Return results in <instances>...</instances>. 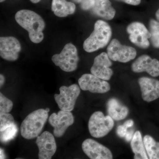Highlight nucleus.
<instances>
[{
  "instance_id": "obj_1",
  "label": "nucleus",
  "mask_w": 159,
  "mask_h": 159,
  "mask_svg": "<svg viewBox=\"0 0 159 159\" xmlns=\"http://www.w3.org/2000/svg\"><path fill=\"white\" fill-rule=\"evenodd\" d=\"M16 22L29 32V39L34 43H39L44 39L43 31L45 23L43 18L36 12L23 9L15 15Z\"/></svg>"
},
{
  "instance_id": "obj_2",
  "label": "nucleus",
  "mask_w": 159,
  "mask_h": 159,
  "mask_svg": "<svg viewBox=\"0 0 159 159\" xmlns=\"http://www.w3.org/2000/svg\"><path fill=\"white\" fill-rule=\"evenodd\" d=\"M112 35L111 28L108 23L98 20L94 25L93 31L84 42L83 48L88 53L102 48L108 44Z\"/></svg>"
},
{
  "instance_id": "obj_3",
  "label": "nucleus",
  "mask_w": 159,
  "mask_h": 159,
  "mask_svg": "<svg viewBox=\"0 0 159 159\" xmlns=\"http://www.w3.org/2000/svg\"><path fill=\"white\" fill-rule=\"evenodd\" d=\"M48 112L44 109H39L29 114L20 126L22 136L30 140L37 138L48 120Z\"/></svg>"
},
{
  "instance_id": "obj_4",
  "label": "nucleus",
  "mask_w": 159,
  "mask_h": 159,
  "mask_svg": "<svg viewBox=\"0 0 159 159\" xmlns=\"http://www.w3.org/2000/svg\"><path fill=\"white\" fill-rule=\"evenodd\" d=\"M52 61L62 70L71 72L76 70L79 58L77 48L73 44H66L59 54L52 56Z\"/></svg>"
},
{
  "instance_id": "obj_5",
  "label": "nucleus",
  "mask_w": 159,
  "mask_h": 159,
  "mask_svg": "<svg viewBox=\"0 0 159 159\" xmlns=\"http://www.w3.org/2000/svg\"><path fill=\"white\" fill-rule=\"evenodd\" d=\"M114 119L107 115L105 116L102 112L97 111L90 117L89 121V131L92 136L95 138L105 137L113 128Z\"/></svg>"
},
{
  "instance_id": "obj_6",
  "label": "nucleus",
  "mask_w": 159,
  "mask_h": 159,
  "mask_svg": "<svg viewBox=\"0 0 159 159\" xmlns=\"http://www.w3.org/2000/svg\"><path fill=\"white\" fill-rule=\"evenodd\" d=\"M60 93L54 95V99L61 110L71 112L74 109L76 101L80 93V88L77 84L70 86H62Z\"/></svg>"
},
{
  "instance_id": "obj_7",
  "label": "nucleus",
  "mask_w": 159,
  "mask_h": 159,
  "mask_svg": "<svg viewBox=\"0 0 159 159\" xmlns=\"http://www.w3.org/2000/svg\"><path fill=\"white\" fill-rule=\"evenodd\" d=\"M107 54L111 60L127 63L135 58L137 52L133 47L123 45L117 39H113L107 47Z\"/></svg>"
},
{
  "instance_id": "obj_8",
  "label": "nucleus",
  "mask_w": 159,
  "mask_h": 159,
  "mask_svg": "<svg viewBox=\"0 0 159 159\" xmlns=\"http://www.w3.org/2000/svg\"><path fill=\"white\" fill-rule=\"evenodd\" d=\"M126 31L129 34V38L131 42L142 49H147L150 46L151 34L144 24L139 22H134L126 28Z\"/></svg>"
},
{
  "instance_id": "obj_9",
  "label": "nucleus",
  "mask_w": 159,
  "mask_h": 159,
  "mask_svg": "<svg viewBox=\"0 0 159 159\" xmlns=\"http://www.w3.org/2000/svg\"><path fill=\"white\" fill-rule=\"evenodd\" d=\"M80 89L93 93L103 94L110 90L111 86L107 80L91 74H84L78 80Z\"/></svg>"
},
{
  "instance_id": "obj_10",
  "label": "nucleus",
  "mask_w": 159,
  "mask_h": 159,
  "mask_svg": "<svg viewBox=\"0 0 159 159\" xmlns=\"http://www.w3.org/2000/svg\"><path fill=\"white\" fill-rule=\"evenodd\" d=\"M48 121L54 128V135L60 138L64 134L69 126L74 124V118L71 112L61 110L57 114H52L49 117Z\"/></svg>"
},
{
  "instance_id": "obj_11",
  "label": "nucleus",
  "mask_w": 159,
  "mask_h": 159,
  "mask_svg": "<svg viewBox=\"0 0 159 159\" xmlns=\"http://www.w3.org/2000/svg\"><path fill=\"white\" fill-rule=\"evenodd\" d=\"M112 65V63L107 53L102 52L94 59L90 70L91 74L103 80H110L113 75V71L110 68Z\"/></svg>"
},
{
  "instance_id": "obj_12",
  "label": "nucleus",
  "mask_w": 159,
  "mask_h": 159,
  "mask_svg": "<svg viewBox=\"0 0 159 159\" xmlns=\"http://www.w3.org/2000/svg\"><path fill=\"white\" fill-rule=\"evenodd\" d=\"M21 50L18 40L13 36L0 38V56L9 61H15L18 58Z\"/></svg>"
},
{
  "instance_id": "obj_13",
  "label": "nucleus",
  "mask_w": 159,
  "mask_h": 159,
  "mask_svg": "<svg viewBox=\"0 0 159 159\" xmlns=\"http://www.w3.org/2000/svg\"><path fill=\"white\" fill-rule=\"evenodd\" d=\"M36 143L39 150V158H52L57 150L55 139L52 134L47 131L44 132L37 137Z\"/></svg>"
},
{
  "instance_id": "obj_14",
  "label": "nucleus",
  "mask_w": 159,
  "mask_h": 159,
  "mask_svg": "<svg viewBox=\"0 0 159 159\" xmlns=\"http://www.w3.org/2000/svg\"><path fill=\"white\" fill-rule=\"evenodd\" d=\"M82 148L84 153L91 159H113L111 150L93 139L84 140L82 143Z\"/></svg>"
},
{
  "instance_id": "obj_15",
  "label": "nucleus",
  "mask_w": 159,
  "mask_h": 159,
  "mask_svg": "<svg viewBox=\"0 0 159 159\" xmlns=\"http://www.w3.org/2000/svg\"><path fill=\"white\" fill-rule=\"evenodd\" d=\"M133 72L136 73L145 72L153 77L159 76V61L146 54L138 57L131 66Z\"/></svg>"
},
{
  "instance_id": "obj_16",
  "label": "nucleus",
  "mask_w": 159,
  "mask_h": 159,
  "mask_svg": "<svg viewBox=\"0 0 159 159\" xmlns=\"http://www.w3.org/2000/svg\"><path fill=\"white\" fill-rule=\"evenodd\" d=\"M142 99L148 102L159 98V80L147 77H142L138 80Z\"/></svg>"
},
{
  "instance_id": "obj_17",
  "label": "nucleus",
  "mask_w": 159,
  "mask_h": 159,
  "mask_svg": "<svg viewBox=\"0 0 159 159\" xmlns=\"http://www.w3.org/2000/svg\"><path fill=\"white\" fill-rule=\"evenodd\" d=\"M91 9L93 14L107 20H112L116 14L110 0H95Z\"/></svg>"
},
{
  "instance_id": "obj_18",
  "label": "nucleus",
  "mask_w": 159,
  "mask_h": 159,
  "mask_svg": "<svg viewBox=\"0 0 159 159\" xmlns=\"http://www.w3.org/2000/svg\"><path fill=\"white\" fill-rule=\"evenodd\" d=\"M107 111L108 115L116 121L125 119L129 112L128 107L123 105L116 98H111L108 100L107 103Z\"/></svg>"
},
{
  "instance_id": "obj_19",
  "label": "nucleus",
  "mask_w": 159,
  "mask_h": 159,
  "mask_svg": "<svg viewBox=\"0 0 159 159\" xmlns=\"http://www.w3.org/2000/svg\"><path fill=\"white\" fill-rule=\"evenodd\" d=\"M75 4L67 0H52L51 9L56 16L65 17L73 14L76 11Z\"/></svg>"
},
{
  "instance_id": "obj_20",
  "label": "nucleus",
  "mask_w": 159,
  "mask_h": 159,
  "mask_svg": "<svg viewBox=\"0 0 159 159\" xmlns=\"http://www.w3.org/2000/svg\"><path fill=\"white\" fill-rule=\"evenodd\" d=\"M130 146L133 152L134 153V159H149L147 156L142 134L139 131H137L134 134L131 142Z\"/></svg>"
},
{
  "instance_id": "obj_21",
  "label": "nucleus",
  "mask_w": 159,
  "mask_h": 159,
  "mask_svg": "<svg viewBox=\"0 0 159 159\" xmlns=\"http://www.w3.org/2000/svg\"><path fill=\"white\" fill-rule=\"evenodd\" d=\"M143 142L148 158L159 159V142L148 135L145 136Z\"/></svg>"
},
{
  "instance_id": "obj_22",
  "label": "nucleus",
  "mask_w": 159,
  "mask_h": 159,
  "mask_svg": "<svg viewBox=\"0 0 159 159\" xmlns=\"http://www.w3.org/2000/svg\"><path fill=\"white\" fill-rule=\"evenodd\" d=\"M149 31L151 34L150 42L155 48L159 49V22L151 19L149 22Z\"/></svg>"
},
{
  "instance_id": "obj_23",
  "label": "nucleus",
  "mask_w": 159,
  "mask_h": 159,
  "mask_svg": "<svg viewBox=\"0 0 159 159\" xmlns=\"http://www.w3.org/2000/svg\"><path fill=\"white\" fill-rule=\"evenodd\" d=\"M17 131V126L15 124L5 130L1 131V142L6 143L12 140L16 136Z\"/></svg>"
},
{
  "instance_id": "obj_24",
  "label": "nucleus",
  "mask_w": 159,
  "mask_h": 159,
  "mask_svg": "<svg viewBox=\"0 0 159 159\" xmlns=\"http://www.w3.org/2000/svg\"><path fill=\"white\" fill-rule=\"evenodd\" d=\"M15 120L11 114L9 113H0V131L14 125Z\"/></svg>"
},
{
  "instance_id": "obj_25",
  "label": "nucleus",
  "mask_w": 159,
  "mask_h": 159,
  "mask_svg": "<svg viewBox=\"0 0 159 159\" xmlns=\"http://www.w3.org/2000/svg\"><path fill=\"white\" fill-rule=\"evenodd\" d=\"M13 107V102L10 99L0 93V113L10 112Z\"/></svg>"
},
{
  "instance_id": "obj_26",
  "label": "nucleus",
  "mask_w": 159,
  "mask_h": 159,
  "mask_svg": "<svg viewBox=\"0 0 159 159\" xmlns=\"http://www.w3.org/2000/svg\"><path fill=\"white\" fill-rule=\"evenodd\" d=\"M75 2L80 5V7L83 10H90L92 9L95 3V0H73Z\"/></svg>"
},
{
  "instance_id": "obj_27",
  "label": "nucleus",
  "mask_w": 159,
  "mask_h": 159,
  "mask_svg": "<svg viewBox=\"0 0 159 159\" xmlns=\"http://www.w3.org/2000/svg\"><path fill=\"white\" fill-rule=\"evenodd\" d=\"M127 128L123 125H119L117 129V134L120 138H124L127 133Z\"/></svg>"
},
{
  "instance_id": "obj_28",
  "label": "nucleus",
  "mask_w": 159,
  "mask_h": 159,
  "mask_svg": "<svg viewBox=\"0 0 159 159\" xmlns=\"http://www.w3.org/2000/svg\"><path fill=\"white\" fill-rule=\"evenodd\" d=\"M117 1H121L128 5L134 6L140 5L141 2V0H117Z\"/></svg>"
},
{
  "instance_id": "obj_29",
  "label": "nucleus",
  "mask_w": 159,
  "mask_h": 159,
  "mask_svg": "<svg viewBox=\"0 0 159 159\" xmlns=\"http://www.w3.org/2000/svg\"><path fill=\"white\" fill-rule=\"evenodd\" d=\"M133 136V133L132 131L127 132L125 137V140L127 142H129L132 139Z\"/></svg>"
},
{
  "instance_id": "obj_30",
  "label": "nucleus",
  "mask_w": 159,
  "mask_h": 159,
  "mask_svg": "<svg viewBox=\"0 0 159 159\" xmlns=\"http://www.w3.org/2000/svg\"><path fill=\"white\" fill-rule=\"evenodd\" d=\"M134 121H133L132 120H131V119H129V120H127V121L124 123L123 125H124L125 127H126V128H129V127H132V126L134 125Z\"/></svg>"
},
{
  "instance_id": "obj_31",
  "label": "nucleus",
  "mask_w": 159,
  "mask_h": 159,
  "mask_svg": "<svg viewBox=\"0 0 159 159\" xmlns=\"http://www.w3.org/2000/svg\"><path fill=\"white\" fill-rule=\"evenodd\" d=\"M5 82V78L4 76H3L2 74L0 75V86L1 87L3 85Z\"/></svg>"
},
{
  "instance_id": "obj_32",
  "label": "nucleus",
  "mask_w": 159,
  "mask_h": 159,
  "mask_svg": "<svg viewBox=\"0 0 159 159\" xmlns=\"http://www.w3.org/2000/svg\"><path fill=\"white\" fill-rule=\"evenodd\" d=\"M0 152H1V158H0L1 159H4L5 158V154H4V152H3V151L2 149V148H1V151H0Z\"/></svg>"
},
{
  "instance_id": "obj_33",
  "label": "nucleus",
  "mask_w": 159,
  "mask_h": 159,
  "mask_svg": "<svg viewBox=\"0 0 159 159\" xmlns=\"http://www.w3.org/2000/svg\"><path fill=\"white\" fill-rule=\"evenodd\" d=\"M156 19L157 20V21L159 22V9L157 10L156 13Z\"/></svg>"
},
{
  "instance_id": "obj_34",
  "label": "nucleus",
  "mask_w": 159,
  "mask_h": 159,
  "mask_svg": "<svg viewBox=\"0 0 159 159\" xmlns=\"http://www.w3.org/2000/svg\"><path fill=\"white\" fill-rule=\"evenodd\" d=\"M30 2L34 4H36V3L39 2L41 0H30Z\"/></svg>"
},
{
  "instance_id": "obj_35",
  "label": "nucleus",
  "mask_w": 159,
  "mask_h": 159,
  "mask_svg": "<svg viewBox=\"0 0 159 159\" xmlns=\"http://www.w3.org/2000/svg\"><path fill=\"white\" fill-rule=\"evenodd\" d=\"M46 110L48 112H49V111H50V109L49 108H47L46 109Z\"/></svg>"
},
{
  "instance_id": "obj_36",
  "label": "nucleus",
  "mask_w": 159,
  "mask_h": 159,
  "mask_svg": "<svg viewBox=\"0 0 159 159\" xmlns=\"http://www.w3.org/2000/svg\"><path fill=\"white\" fill-rule=\"evenodd\" d=\"M5 1H6V0H0V2L2 3L3 2H5Z\"/></svg>"
}]
</instances>
